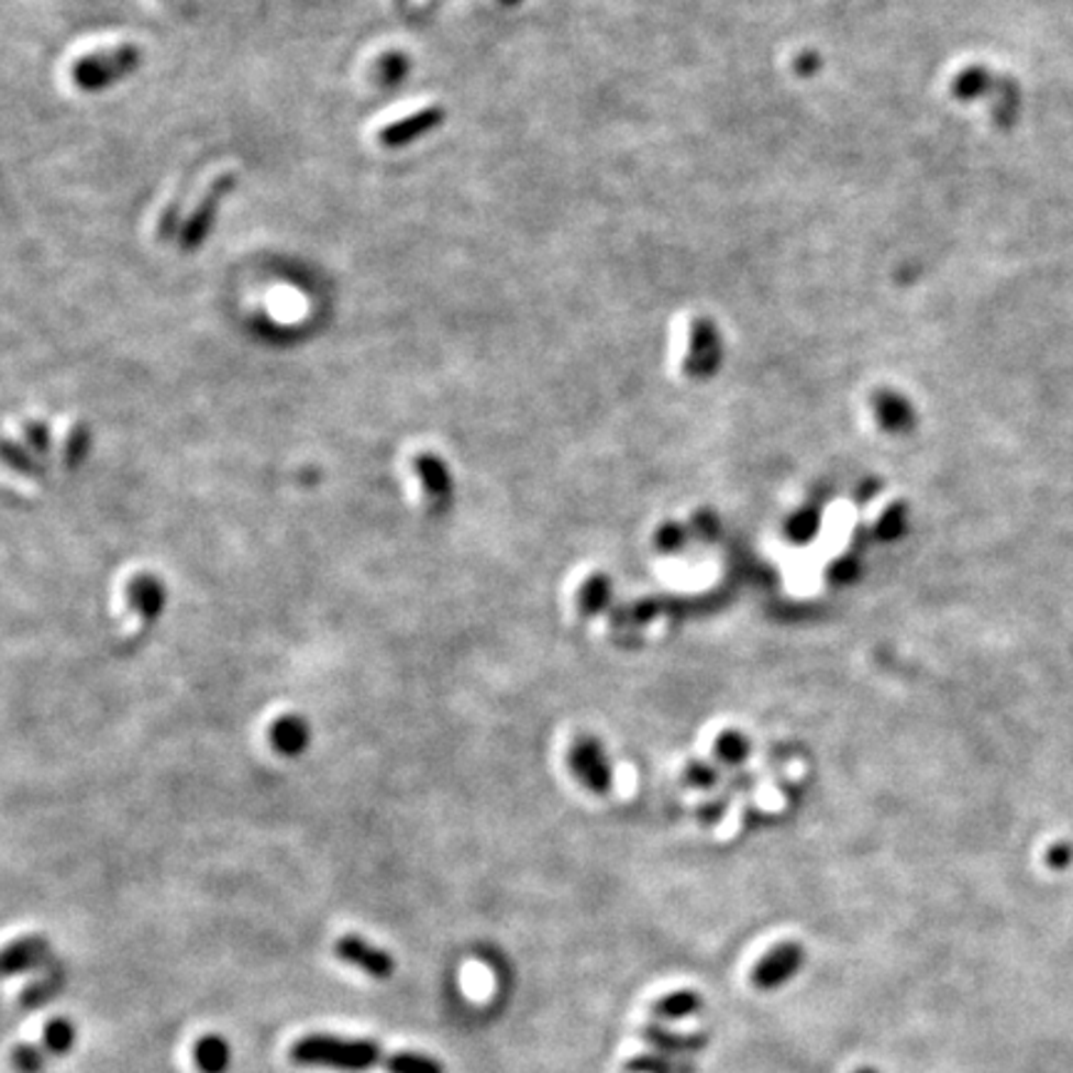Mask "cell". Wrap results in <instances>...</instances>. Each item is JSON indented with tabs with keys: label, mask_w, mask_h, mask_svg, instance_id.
<instances>
[{
	"label": "cell",
	"mask_w": 1073,
	"mask_h": 1073,
	"mask_svg": "<svg viewBox=\"0 0 1073 1073\" xmlns=\"http://www.w3.org/2000/svg\"><path fill=\"white\" fill-rule=\"evenodd\" d=\"M816 532H818V512H800L790 520L788 534L795 542H808Z\"/></svg>",
	"instance_id": "23"
},
{
	"label": "cell",
	"mask_w": 1073,
	"mask_h": 1073,
	"mask_svg": "<svg viewBox=\"0 0 1073 1073\" xmlns=\"http://www.w3.org/2000/svg\"><path fill=\"white\" fill-rule=\"evenodd\" d=\"M268 743L276 753L286 755V759H294L306 751V745L311 743V728L306 723V718L296 714H286L281 718H276L268 728Z\"/></svg>",
	"instance_id": "10"
},
{
	"label": "cell",
	"mask_w": 1073,
	"mask_h": 1073,
	"mask_svg": "<svg viewBox=\"0 0 1073 1073\" xmlns=\"http://www.w3.org/2000/svg\"><path fill=\"white\" fill-rule=\"evenodd\" d=\"M805 964V947L798 942H783L771 950L763 960L755 964L753 984L761 992H775L793 982L800 974Z\"/></svg>",
	"instance_id": "4"
},
{
	"label": "cell",
	"mask_w": 1073,
	"mask_h": 1073,
	"mask_svg": "<svg viewBox=\"0 0 1073 1073\" xmlns=\"http://www.w3.org/2000/svg\"><path fill=\"white\" fill-rule=\"evenodd\" d=\"M165 601H167L165 584H162V579H157L155 574H147V572L137 574V577L128 584L130 609L137 615L140 621H145V624H155L162 615V609H165Z\"/></svg>",
	"instance_id": "9"
},
{
	"label": "cell",
	"mask_w": 1073,
	"mask_h": 1073,
	"mask_svg": "<svg viewBox=\"0 0 1073 1073\" xmlns=\"http://www.w3.org/2000/svg\"><path fill=\"white\" fill-rule=\"evenodd\" d=\"M47 952H51V944H47L45 937L18 939V942L8 947L3 954V974L15 976L21 972L33 970V966L45 962Z\"/></svg>",
	"instance_id": "11"
},
{
	"label": "cell",
	"mask_w": 1073,
	"mask_h": 1073,
	"mask_svg": "<svg viewBox=\"0 0 1073 1073\" xmlns=\"http://www.w3.org/2000/svg\"><path fill=\"white\" fill-rule=\"evenodd\" d=\"M569 765H572L574 775H577V778L587 785L589 790L604 793L609 788V783H611L609 761H607V755H604L601 745L597 741H591V738H582V741L572 745Z\"/></svg>",
	"instance_id": "7"
},
{
	"label": "cell",
	"mask_w": 1073,
	"mask_h": 1073,
	"mask_svg": "<svg viewBox=\"0 0 1073 1073\" xmlns=\"http://www.w3.org/2000/svg\"><path fill=\"white\" fill-rule=\"evenodd\" d=\"M386 1071L388 1073H445L443 1063H440L438 1059L425 1057V1053H418V1051L390 1053Z\"/></svg>",
	"instance_id": "14"
},
{
	"label": "cell",
	"mask_w": 1073,
	"mask_h": 1073,
	"mask_svg": "<svg viewBox=\"0 0 1073 1073\" xmlns=\"http://www.w3.org/2000/svg\"><path fill=\"white\" fill-rule=\"evenodd\" d=\"M855 1073H880L877 1069H858Z\"/></svg>",
	"instance_id": "27"
},
{
	"label": "cell",
	"mask_w": 1073,
	"mask_h": 1073,
	"mask_svg": "<svg viewBox=\"0 0 1073 1073\" xmlns=\"http://www.w3.org/2000/svg\"><path fill=\"white\" fill-rule=\"evenodd\" d=\"M45 1049L53 1053H65L75 1041V1027L67 1019H53L45 1027Z\"/></svg>",
	"instance_id": "18"
},
{
	"label": "cell",
	"mask_w": 1073,
	"mask_h": 1073,
	"mask_svg": "<svg viewBox=\"0 0 1073 1073\" xmlns=\"http://www.w3.org/2000/svg\"><path fill=\"white\" fill-rule=\"evenodd\" d=\"M234 187H236V177L234 175H222V177H217L212 181V187L207 189L204 197H201L199 207L195 209V212H191V217L187 219L185 229H181V234H179V246L185 248V252H195V248H199L201 244H204L207 234L212 232V226H214V219H217L219 207H222L224 197Z\"/></svg>",
	"instance_id": "3"
},
{
	"label": "cell",
	"mask_w": 1073,
	"mask_h": 1073,
	"mask_svg": "<svg viewBox=\"0 0 1073 1073\" xmlns=\"http://www.w3.org/2000/svg\"><path fill=\"white\" fill-rule=\"evenodd\" d=\"M142 63V51L137 45H120L110 51L90 53L73 65V82L80 90H104L134 73Z\"/></svg>",
	"instance_id": "2"
},
{
	"label": "cell",
	"mask_w": 1073,
	"mask_h": 1073,
	"mask_svg": "<svg viewBox=\"0 0 1073 1073\" xmlns=\"http://www.w3.org/2000/svg\"><path fill=\"white\" fill-rule=\"evenodd\" d=\"M408 70H410V60L406 53H388L383 55L378 63V78L386 85H398L402 78H406Z\"/></svg>",
	"instance_id": "19"
},
{
	"label": "cell",
	"mask_w": 1073,
	"mask_h": 1073,
	"mask_svg": "<svg viewBox=\"0 0 1073 1073\" xmlns=\"http://www.w3.org/2000/svg\"><path fill=\"white\" fill-rule=\"evenodd\" d=\"M25 438H27V443L37 450V453H47V447H51V430H47L45 423H27L25 425Z\"/></svg>",
	"instance_id": "24"
},
{
	"label": "cell",
	"mask_w": 1073,
	"mask_h": 1073,
	"mask_svg": "<svg viewBox=\"0 0 1073 1073\" xmlns=\"http://www.w3.org/2000/svg\"><path fill=\"white\" fill-rule=\"evenodd\" d=\"M716 751L723 761L738 763V761L745 759V753H749V743H745V738L741 733H723L721 738H718Z\"/></svg>",
	"instance_id": "20"
},
{
	"label": "cell",
	"mask_w": 1073,
	"mask_h": 1073,
	"mask_svg": "<svg viewBox=\"0 0 1073 1073\" xmlns=\"http://www.w3.org/2000/svg\"><path fill=\"white\" fill-rule=\"evenodd\" d=\"M3 460H5V465H11L21 475H37V467L33 463V457L27 455L25 450L18 447L11 438H8L3 443Z\"/></svg>",
	"instance_id": "22"
},
{
	"label": "cell",
	"mask_w": 1073,
	"mask_h": 1073,
	"mask_svg": "<svg viewBox=\"0 0 1073 1073\" xmlns=\"http://www.w3.org/2000/svg\"><path fill=\"white\" fill-rule=\"evenodd\" d=\"M63 986V974H57L53 972V976H47V980H41V982H35L27 986V989L23 992L21 996V1004L25 1006V1009H35V1006H43L47 1004L55 996V992L60 989Z\"/></svg>",
	"instance_id": "16"
},
{
	"label": "cell",
	"mask_w": 1073,
	"mask_h": 1073,
	"mask_svg": "<svg viewBox=\"0 0 1073 1073\" xmlns=\"http://www.w3.org/2000/svg\"><path fill=\"white\" fill-rule=\"evenodd\" d=\"M13 1063L21 1073H41L45 1066V1057H43L41 1049L31 1047V1043H25V1047H18L13 1051Z\"/></svg>",
	"instance_id": "21"
},
{
	"label": "cell",
	"mask_w": 1073,
	"mask_h": 1073,
	"mask_svg": "<svg viewBox=\"0 0 1073 1073\" xmlns=\"http://www.w3.org/2000/svg\"><path fill=\"white\" fill-rule=\"evenodd\" d=\"M609 582L601 577V574H597V577H591L584 587L579 589V611L582 615H594V611H599L604 609V604L609 601Z\"/></svg>",
	"instance_id": "15"
},
{
	"label": "cell",
	"mask_w": 1073,
	"mask_h": 1073,
	"mask_svg": "<svg viewBox=\"0 0 1073 1073\" xmlns=\"http://www.w3.org/2000/svg\"><path fill=\"white\" fill-rule=\"evenodd\" d=\"M1047 862L1053 870H1066L1073 862V848L1069 845V842H1059V845H1053L1049 850Z\"/></svg>",
	"instance_id": "26"
},
{
	"label": "cell",
	"mask_w": 1073,
	"mask_h": 1073,
	"mask_svg": "<svg viewBox=\"0 0 1073 1073\" xmlns=\"http://www.w3.org/2000/svg\"><path fill=\"white\" fill-rule=\"evenodd\" d=\"M903 524H905V515L899 512V507H897V510L893 507V510H889L885 515V520L877 524V530H880V534L885 536V540H895V536L899 534V530H903Z\"/></svg>",
	"instance_id": "25"
},
{
	"label": "cell",
	"mask_w": 1073,
	"mask_h": 1073,
	"mask_svg": "<svg viewBox=\"0 0 1073 1073\" xmlns=\"http://www.w3.org/2000/svg\"><path fill=\"white\" fill-rule=\"evenodd\" d=\"M413 469L420 485H423L430 510L443 512L453 502V475H450L445 460L435 453H418L413 457Z\"/></svg>",
	"instance_id": "6"
},
{
	"label": "cell",
	"mask_w": 1073,
	"mask_h": 1073,
	"mask_svg": "<svg viewBox=\"0 0 1073 1073\" xmlns=\"http://www.w3.org/2000/svg\"><path fill=\"white\" fill-rule=\"evenodd\" d=\"M333 952L341 962L358 966V970L373 976V980H390L392 972H396V960L386 950L366 942L358 934H343L333 944Z\"/></svg>",
	"instance_id": "5"
},
{
	"label": "cell",
	"mask_w": 1073,
	"mask_h": 1073,
	"mask_svg": "<svg viewBox=\"0 0 1073 1073\" xmlns=\"http://www.w3.org/2000/svg\"><path fill=\"white\" fill-rule=\"evenodd\" d=\"M443 122H445V110L443 108L418 110L413 114H408L406 120L392 122V124H388V128H383L378 134V142L388 150L408 147L410 142H416V140L423 137V134L438 130Z\"/></svg>",
	"instance_id": "8"
},
{
	"label": "cell",
	"mask_w": 1073,
	"mask_h": 1073,
	"mask_svg": "<svg viewBox=\"0 0 1073 1073\" xmlns=\"http://www.w3.org/2000/svg\"><path fill=\"white\" fill-rule=\"evenodd\" d=\"M88 450H90V428L85 423L75 425L73 433L65 440V453H63L65 465L67 467L82 465V460L88 457Z\"/></svg>",
	"instance_id": "17"
},
{
	"label": "cell",
	"mask_w": 1073,
	"mask_h": 1073,
	"mask_svg": "<svg viewBox=\"0 0 1073 1073\" xmlns=\"http://www.w3.org/2000/svg\"><path fill=\"white\" fill-rule=\"evenodd\" d=\"M289 1059L294 1063H299V1066L358 1073L376 1066L386 1069L390 1053H386L376 1041H368V1039H343V1037H329V1033H309V1037H303L294 1043Z\"/></svg>",
	"instance_id": "1"
},
{
	"label": "cell",
	"mask_w": 1073,
	"mask_h": 1073,
	"mask_svg": "<svg viewBox=\"0 0 1073 1073\" xmlns=\"http://www.w3.org/2000/svg\"><path fill=\"white\" fill-rule=\"evenodd\" d=\"M195 1063L204 1073H224L229 1066V1047L222 1037H204L195 1047Z\"/></svg>",
	"instance_id": "13"
},
{
	"label": "cell",
	"mask_w": 1073,
	"mask_h": 1073,
	"mask_svg": "<svg viewBox=\"0 0 1073 1073\" xmlns=\"http://www.w3.org/2000/svg\"><path fill=\"white\" fill-rule=\"evenodd\" d=\"M701 1006H704L701 994L694 989H678V992H671L656 1004V1014L666 1021H682L701 1011Z\"/></svg>",
	"instance_id": "12"
}]
</instances>
